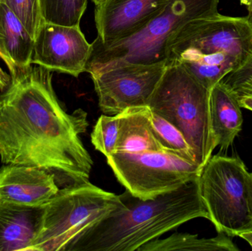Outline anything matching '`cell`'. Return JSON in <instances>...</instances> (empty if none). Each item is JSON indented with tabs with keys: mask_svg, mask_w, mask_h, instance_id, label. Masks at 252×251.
I'll list each match as a JSON object with an SVG mask.
<instances>
[{
	"mask_svg": "<svg viewBox=\"0 0 252 251\" xmlns=\"http://www.w3.org/2000/svg\"><path fill=\"white\" fill-rule=\"evenodd\" d=\"M198 178L153 199L126 190L119 195L121 206L81 233L66 251H137L188 221L209 220Z\"/></svg>",
	"mask_w": 252,
	"mask_h": 251,
	"instance_id": "2",
	"label": "cell"
},
{
	"mask_svg": "<svg viewBox=\"0 0 252 251\" xmlns=\"http://www.w3.org/2000/svg\"><path fill=\"white\" fill-rule=\"evenodd\" d=\"M249 201H250V207L252 211V177L250 173V178H249Z\"/></svg>",
	"mask_w": 252,
	"mask_h": 251,
	"instance_id": "27",
	"label": "cell"
},
{
	"mask_svg": "<svg viewBox=\"0 0 252 251\" xmlns=\"http://www.w3.org/2000/svg\"><path fill=\"white\" fill-rule=\"evenodd\" d=\"M232 89L236 96L240 106L252 112V78H249Z\"/></svg>",
	"mask_w": 252,
	"mask_h": 251,
	"instance_id": "24",
	"label": "cell"
},
{
	"mask_svg": "<svg viewBox=\"0 0 252 251\" xmlns=\"http://www.w3.org/2000/svg\"><path fill=\"white\" fill-rule=\"evenodd\" d=\"M250 176L239 158L212 156L203 167L198 178L200 195L218 232L235 237L252 230Z\"/></svg>",
	"mask_w": 252,
	"mask_h": 251,
	"instance_id": "6",
	"label": "cell"
},
{
	"mask_svg": "<svg viewBox=\"0 0 252 251\" xmlns=\"http://www.w3.org/2000/svg\"><path fill=\"white\" fill-rule=\"evenodd\" d=\"M247 2V10H248V16L252 20V0H246Z\"/></svg>",
	"mask_w": 252,
	"mask_h": 251,
	"instance_id": "28",
	"label": "cell"
},
{
	"mask_svg": "<svg viewBox=\"0 0 252 251\" xmlns=\"http://www.w3.org/2000/svg\"><path fill=\"white\" fill-rule=\"evenodd\" d=\"M122 204L119 195L90 181L60 188L43 206L32 251H66L81 233Z\"/></svg>",
	"mask_w": 252,
	"mask_h": 251,
	"instance_id": "5",
	"label": "cell"
},
{
	"mask_svg": "<svg viewBox=\"0 0 252 251\" xmlns=\"http://www.w3.org/2000/svg\"><path fill=\"white\" fill-rule=\"evenodd\" d=\"M34 38L19 18L0 3V58L6 63L10 76L32 65Z\"/></svg>",
	"mask_w": 252,
	"mask_h": 251,
	"instance_id": "14",
	"label": "cell"
},
{
	"mask_svg": "<svg viewBox=\"0 0 252 251\" xmlns=\"http://www.w3.org/2000/svg\"><path fill=\"white\" fill-rule=\"evenodd\" d=\"M210 94L182 66L170 65L148 105L182 133L202 167L218 146L210 125Z\"/></svg>",
	"mask_w": 252,
	"mask_h": 251,
	"instance_id": "4",
	"label": "cell"
},
{
	"mask_svg": "<svg viewBox=\"0 0 252 251\" xmlns=\"http://www.w3.org/2000/svg\"><path fill=\"white\" fill-rule=\"evenodd\" d=\"M170 65L182 66L201 85L211 90L241 64L234 57L220 53L203 55L185 52L168 57L166 66Z\"/></svg>",
	"mask_w": 252,
	"mask_h": 251,
	"instance_id": "17",
	"label": "cell"
},
{
	"mask_svg": "<svg viewBox=\"0 0 252 251\" xmlns=\"http://www.w3.org/2000/svg\"><path fill=\"white\" fill-rule=\"evenodd\" d=\"M10 82V76L7 75L0 66V93L2 92Z\"/></svg>",
	"mask_w": 252,
	"mask_h": 251,
	"instance_id": "25",
	"label": "cell"
},
{
	"mask_svg": "<svg viewBox=\"0 0 252 251\" xmlns=\"http://www.w3.org/2000/svg\"><path fill=\"white\" fill-rule=\"evenodd\" d=\"M151 124L154 137L164 151L196 163L192 149L176 127L151 110Z\"/></svg>",
	"mask_w": 252,
	"mask_h": 251,
	"instance_id": "19",
	"label": "cell"
},
{
	"mask_svg": "<svg viewBox=\"0 0 252 251\" xmlns=\"http://www.w3.org/2000/svg\"><path fill=\"white\" fill-rule=\"evenodd\" d=\"M119 116V134L116 152L140 153L164 151L151 128L148 106L128 108ZM115 152V153H116Z\"/></svg>",
	"mask_w": 252,
	"mask_h": 251,
	"instance_id": "16",
	"label": "cell"
},
{
	"mask_svg": "<svg viewBox=\"0 0 252 251\" xmlns=\"http://www.w3.org/2000/svg\"><path fill=\"white\" fill-rule=\"evenodd\" d=\"M165 64H126L92 75L104 114L116 115L126 109L148 106Z\"/></svg>",
	"mask_w": 252,
	"mask_h": 251,
	"instance_id": "9",
	"label": "cell"
},
{
	"mask_svg": "<svg viewBox=\"0 0 252 251\" xmlns=\"http://www.w3.org/2000/svg\"><path fill=\"white\" fill-rule=\"evenodd\" d=\"M251 175H252V173H251Z\"/></svg>",
	"mask_w": 252,
	"mask_h": 251,
	"instance_id": "30",
	"label": "cell"
},
{
	"mask_svg": "<svg viewBox=\"0 0 252 251\" xmlns=\"http://www.w3.org/2000/svg\"><path fill=\"white\" fill-rule=\"evenodd\" d=\"M43 215L40 207L0 200V251H32Z\"/></svg>",
	"mask_w": 252,
	"mask_h": 251,
	"instance_id": "13",
	"label": "cell"
},
{
	"mask_svg": "<svg viewBox=\"0 0 252 251\" xmlns=\"http://www.w3.org/2000/svg\"><path fill=\"white\" fill-rule=\"evenodd\" d=\"M210 118L217 145L226 151L242 130L244 120L233 90L223 81L210 90Z\"/></svg>",
	"mask_w": 252,
	"mask_h": 251,
	"instance_id": "15",
	"label": "cell"
},
{
	"mask_svg": "<svg viewBox=\"0 0 252 251\" xmlns=\"http://www.w3.org/2000/svg\"><path fill=\"white\" fill-rule=\"evenodd\" d=\"M239 237H241V238L246 240L250 245L252 249V230L242 233V234H240Z\"/></svg>",
	"mask_w": 252,
	"mask_h": 251,
	"instance_id": "26",
	"label": "cell"
},
{
	"mask_svg": "<svg viewBox=\"0 0 252 251\" xmlns=\"http://www.w3.org/2000/svg\"><path fill=\"white\" fill-rule=\"evenodd\" d=\"M107 159L117 179L133 195L153 199L199 177L202 167L167 151L116 153Z\"/></svg>",
	"mask_w": 252,
	"mask_h": 251,
	"instance_id": "7",
	"label": "cell"
},
{
	"mask_svg": "<svg viewBox=\"0 0 252 251\" xmlns=\"http://www.w3.org/2000/svg\"><path fill=\"white\" fill-rule=\"evenodd\" d=\"M185 52L220 53L234 57L241 65L252 53V20L248 16L233 17L219 13L194 19L171 40L167 58Z\"/></svg>",
	"mask_w": 252,
	"mask_h": 251,
	"instance_id": "8",
	"label": "cell"
},
{
	"mask_svg": "<svg viewBox=\"0 0 252 251\" xmlns=\"http://www.w3.org/2000/svg\"><path fill=\"white\" fill-rule=\"evenodd\" d=\"M220 0H166L140 29L109 45L92 43L90 75L126 64H165L167 47L187 24L219 13Z\"/></svg>",
	"mask_w": 252,
	"mask_h": 251,
	"instance_id": "3",
	"label": "cell"
},
{
	"mask_svg": "<svg viewBox=\"0 0 252 251\" xmlns=\"http://www.w3.org/2000/svg\"><path fill=\"white\" fill-rule=\"evenodd\" d=\"M250 78H252V53L239 67L226 75L223 81L232 88Z\"/></svg>",
	"mask_w": 252,
	"mask_h": 251,
	"instance_id": "23",
	"label": "cell"
},
{
	"mask_svg": "<svg viewBox=\"0 0 252 251\" xmlns=\"http://www.w3.org/2000/svg\"><path fill=\"white\" fill-rule=\"evenodd\" d=\"M22 22L32 38H35L44 22L40 0H0Z\"/></svg>",
	"mask_w": 252,
	"mask_h": 251,
	"instance_id": "22",
	"label": "cell"
},
{
	"mask_svg": "<svg viewBox=\"0 0 252 251\" xmlns=\"http://www.w3.org/2000/svg\"><path fill=\"white\" fill-rule=\"evenodd\" d=\"M60 187L54 175L25 165H4L0 168V200L21 206H44Z\"/></svg>",
	"mask_w": 252,
	"mask_h": 251,
	"instance_id": "12",
	"label": "cell"
},
{
	"mask_svg": "<svg viewBox=\"0 0 252 251\" xmlns=\"http://www.w3.org/2000/svg\"><path fill=\"white\" fill-rule=\"evenodd\" d=\"M166 0H104L95 5L97 37L94 41L109 45L143 27Z\"/></svg>",
	"mask_w": 252,
	"mask_h": 251,
	"instance_id": "11",
	"label": "cell"
},
{
	"mask_svg": "<svg viewBox=\"0 0 252 251\" xmlns=\"http://www.w3.org/2000/svg\"><path fill=\"white\" fill-rule=\"evenodd\" d=\"M92 1H93V2L94 3V4L95 5H97V4H100V3L103 2L104 0H92Z\"/></svg>",
	"mask_w": 252,
	"mask_h": 251,
	"instance_id": "29",
	"label": "cell"
},
{
	"mask_svg": "<svg viewBox=\"0 0 252 251\" xmlns=\"http://www.w3.org/2000/svg\"><path fill=\"white\" fill-rule=\"evenodd\" d=\"M119 134V116L102 115L93 128L92 143L106 158L116 152Z\"/></svg>",
	"mask_w": 252,
	"mask_h": 251,
	"instance_id": "21",
	"label": "cell"
},
{
	"mask_svg": "<svg viewBox=\"0 0 252 251\" xmlns=\"http://www.w3.org/2000/svg\"><path fill=\"white\" fill-rule=\"evenodd\" d=\"M52 77L38 65L10 76L0 93V160L44 169L63 188L90 181L93 161L81 139L87 114L63 109Z\"/></svg>",
	"mask_w": 252,
	"mask_h": 251,
	"instance_id": "1",
	"label": "cell"
},
{
	"mask_svg": "<svg viewBox=\"0 0 252 251\" xmlns=\"http://www.w3.org/2000/svg\"><path fill=\"white\" fill-rule=\"evenodd\" d=\"M44 22L79 26L88 0H40Z\"/></svg>",
	"mask_w": 252,
	"mask_h": 251,
	"instance_id": "20",
	"label": "cell"
},
{
	"mask_svg": "<svg viewBox=\"0 0 252 251\" xmlns=\"http://www.w3.org/2000/svg\"><path fill=\"white\" fill-rule=\"evenodd\" d=\"M239 251L232 237L223 232L211 238H199L198 234L175 233L163 240H152L137 251Z\"/></svg>",
	"mask_w": 252,
	"mask_h": 251,
	"instance_id": "18",
	"label": "cell"
},
{
	"mask_svg": "<svg viewBox=\"0 0 252 251\" xmlns=\"http://www.w3.org/2000/svg\"><path fill=\"white\" fill-rule=\"evenodd\" d=\"M93 52L79 26H64L44 22L35 38L32 64L52 72L78 78L86 72Z\"/></svg>",
	"mask_w": 252,
	"mask_h": 251,
	"instance_id": "10",
	"label": "cell"
}]
</instances>
